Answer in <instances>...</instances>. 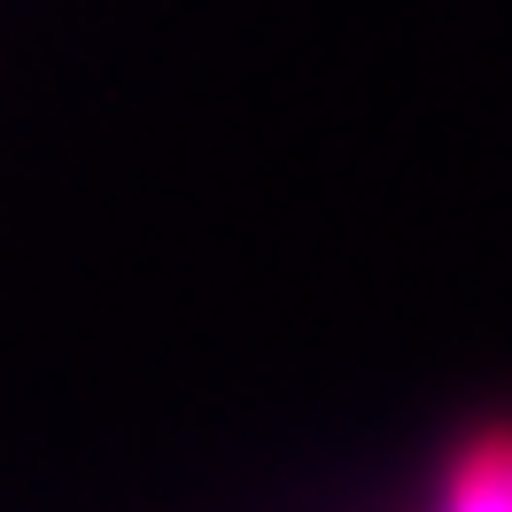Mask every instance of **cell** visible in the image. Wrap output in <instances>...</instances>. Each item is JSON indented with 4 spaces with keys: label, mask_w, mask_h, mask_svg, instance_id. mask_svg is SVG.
Wrapping results in <instances>:
<instances>
[{
    "label": "cell",
    "mask_w": 512,
    "mask_h": 512,
    "mask_svg": "<svg viewBox=\"0 0 512 512\" xmlns=\"http://www.w3.org/2000/svg\"><path fill=\"white\" fill-rule=\"evenodd\" d=\"M435 512H512V427H481L450 458Z\"/></svg>",
    "instance_id": "obj_1"
}]
</instances>
